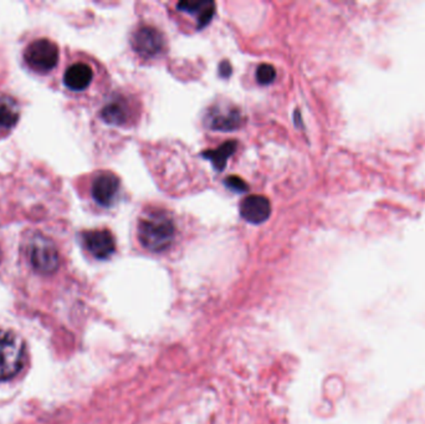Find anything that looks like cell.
<instances>
[{"mask_svg": "<svg viewBox=\"0 0 425 424\" xmlns=\"http://www.w3.org/2000/svg\"><path fill=\"white\" fill-rule=\"evenodd\" d=\"M176 237L174 221L165 210H151L138 221V237L146 249L161 253L168 249Z\"/></svg>", "mask_w": 425, "mask_h": 424, "instance_id": "6da1fadb", "label": "cell"}, {"mask_svg": "<svg viewBox=\"0 0 425 424\" xmlns=\"http://www.w3.org/2000/svg\"><path fill=\"white\" fill-rule=\"evenodd\" d=\"M25 344L14 331L0 330V381L15 377L24 366Z\"/></svg>", "mask_w": 425, "mask_h": 424, "instance_id": "7a4b0ae2", "label": "cell"}, {"mask_svg": "<svg viewBox=\"0 0 425 424\" xmlns=\"http://www.w3.org/2000/svg\"><path fill=\"white\" fill-rule=\"evenodd\" d=\"M29 261L36 272L50 275L57 272L60 259L55 244L49 237L36 235L29 247Z\"/></svg>", "mask_w": 425, "mask_h": 424, "instance_id": "3957f363", "label": "cell"}, {"mask_svg": "<svg viewBox=\"0 0 425 424\" xmlns=\"http://www.w3.org/2000/svg\"><path fill=\"white\" fill-rule=\"evenodd\" d=\"M29 68L40 74L49 73L59 61V47L50 39H38L29 44L24 52Z\"/></svg>", "mask_w": 425, "mask_h": 424, "instance_id": "277c9868", "label": "cell"}, {"mask_svg": "<svg viewBox=\"0 0 425 424\" xmlns=\"http://www.w3.org/2000/svg\"><path fill=\"white\" fill-rule=\"evenodd\" d=\"M204 122L210 130L230 132L238 130L239 127L243 125V115L234 105L219 102L207 111Z\"/></svg>", "mask_w": 425, "mask_h": 424, "instance_id": "5b68a950", "label": "cell"}, {"mask_svg": "<svg viewBox=\"0 0 425 424\" xmlns=\"http://www.w3.org/2000/svg\"><path fill=\"white\" fill-rule=\"evenodd\" d=\"M165 40L158 29L154 27H142L137 29L132 38V46L142 57H154L163 50Z\"/></svg>", "mask_w": 425, "mask_h": 424, "instance_id": "8992f818", "label": "cell"}, {"mask_svg": "<svg viewBox=\"0 0 425 424\" xmlns=\"http://www.w3.org/2000/svg\"><path fill=\"white\" fill-rule=\"evenodd\" d=\"M86 249L96 259L105 261L114 254L116 249L114 237L107 229H95L82 234Z\"/></svg>", "mask_w": 425, "mask_h": 424, "instance_id": "52a82bcc", "label": "cell"}, {"mask_svg": "<svg viewBox=\"0 0 425 424\" xmlns=\"http://www.w3.org/2000/svg\"><path fill=\"white\" fill-rule=\"evenodd\" d=\"M119 189V178L112 172H103L92 183V197L103 207L114 203Z\"/></svg>", "mask_w": 425, "mask_h": 424, "instance_id": "ba28073f", "label": "cell"}, {"mask_svg": "<svg viewBox=\"0 0 425 424\" xmlns=\"http://www.w3.org/2000/svg\"><path fill=\"white\" fill-rule=\"evenodd\" d=\"M271 214L270 200L264 196H249L240 203V215L251 224H261Z\"/></svg>", "mask_w": 425, "mask_h": 424, "instance_id": "9c48e42d", "label": "cell"}, {"mask_svg": "<svg viewBox=\"0 0 425 424\" xmlns=\"http://www.w3.org/2000/svg\"><path fill=\"white\" fill-rule=\"evenodd\" d=\"M94 79V71L85 63L73 64L64 75V84L73 91L86 90Z\"/></svg>", "mask_w": 425, "mask_h": 424, "instance_id": "30bf717a", "label": "cell"}, {"mask_svg": "<svg viewBox=\"0 0 425 424\" xmlns=\"http://www.w3.org/2000/svg\"><path fill=\"white\" fill-rule=\"evenodd\" d=\"M177 6L181 12L192 15L194 14L197 17L199 29L207 27L216 13V3L213 1H181Z\"/></svg>", "mask_w": 425, "mask_h": 424, "instance_id": "8fae6325", "label": "cell"}, {"mask_svg": "<svg viewBox=\"0 0 425 424\" xmlns=\"http://www.w3.org/2000/svg\"><path fill=\"white\" fill-rule=\"evenodd\" d=\"M101 116L108 125L122 126L128 119L130 108L124 98H114L103 108Z\"/></svg>", "mask_w": 425, "mask_h": 424, "instance_id": "7c38bea8", "label": "cell"}, {"mask_svg": "<svg viewBox=\"0 0 425 424\" xmlns=\"http://www.w3.org/2000/svg\"><path fill=\"white\" fill-rule=\"evenodd\" d=\"M237 147H238V142L228 141L223 143L216 149H209L203 153V157L209 159L211 164L214 166V168L218 172H221L227 167L228 159H230L232 153L237 151Z\"/></svg>", "mask_w": 425, "mask_h": 424, "instance_id": "4fadbf2b", "label": "cell"}, {"mask_svg": "<svg viewBox=\"0 0 425 424\" xmlns=\"http://www.w3.org/2000/svg\"><path fill=\"white\" fill-rule=\"evenodd\" d=\"M19 106L12 97L0 96V131L10 130L19 119Z\"/></svg>", "mask_w": 425, "mask_h": 424, "instance_id": "5bb4252c", "label": "cell"}, {"mask_svg": "<svg viewBox=\"0 0 425 424\" xmlns=\"http://www.w3.org/2000/svg\"><path fill=\"white\" fill-rule=\"evenodd\" d=\"M276 78V70L270 64H262L256 70V80L260 85H270Z\"/></svg>", "mask_w": 425, "mask_h": 424, "instance_id": "9a60e30c", "label": "cell"}, {"mask_svg": "<svg viewBox=\"0 0 425 424\" xmlns=\"http://www.w3.org/2000/svg\"><path fill=\"white\" fill-rule=\"evenodd\" d=\"M225 186L230 191L238 193L246 192L249 189V186L246 184V182L244 180H241L240 177H237V175L228 177L227 180H225Z\"/></svg>", "mask_w": 425, "mask_h": 424, "instance_id": "2e32d148", "label": "cell"}, {"mask_svg": "<svg viewBox=\"0 0 425 424\" xmlns=\"http://www.w3.org/2000/svg\"><path fill=\"white\" fill-rule=\"evenodd\" d=\"M219 73L223 78H229L232 75V65L229 61H223L219 65Z\"/></svg>", "mask_w": 425, "mask_h": 424, "instance_id": "e0dca14e", "label": "cell"}, {"mask_svg": "<svg viewBox=\"0 0 425 424\" xmlns=\"http://www.w3.org/2000/svg\"><path fill=\"white\" fill-rule=\"evenodd\" d=\"M0 261H1V249H0Z\"/></svg>", "mask_w": 425, "mask_h": 424, "instance_id": "ac0fdd59", "label": "cell"}]
</instances>
